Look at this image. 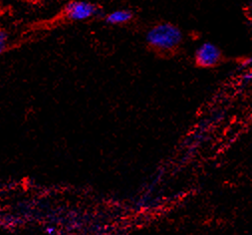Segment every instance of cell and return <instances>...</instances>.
<instances>
[{
	"instance_id": "1",
	"label": "cell",
	"mask_w": 252,
	"mask_h": 235,
	"mask_svg": "<svg viewBox=\"0 0 252 235\" xmlns=\"http://www.w3.org/2000/svg\"><path fill=\"white\" fill-rule=\"evenodd\" d=\"M147 41L156 49L172 50L183 41V33L178 26L172 23H160L148 32Z\"/></svg>"
},
{
	"instance_id": "2",
	"label": "cell",
	"mask_w": 252,
	"mask_h": 235,
	"mask_svg": "<svg viewBox=\"0 0 252 235\" xmlns=\"http://www.w3.org/2000/svg\"><path fill=\"white\" fill-rule=\"evenodd\" d=\"M221 52L220 48L211 42L202 43L195 52V61L198 66L209 68L220 63Z\"/></svg>"
},
{
	"instance_id": "3",
	"label": "cell",
	"mask_w": 252,
	"mask_h": 235,
	"mask_svg": "<svg viewBox=\"0 0 252 235\" xmlns=\"http://www.w3.org/2000/svg\"><path fill=\"white\" fill-rule=\"evenodd\" d=\"M66 16L74 21H83L93 17L97 13V7L86 1L69 3L65 9Z\"/></svg>"
},
{
	"instance_id": "4",
	"label": "cell",
	"mask_w": 252,
	"mask_h": 235,
	"mask_svg": "<svg viewBox=\"0 0 252 235\" xmlns=\"http://www.w3.org/2000/svg\"><path fill=\"white\" fill-rule=\"evenodd\" d=\"M133 18V14L131 11L128 10H116L111 12L106 20L108 23L116 25V24H124L127 23Z\"/></svg>"
},
{
	"instance_id": "5",
	"label": "cell",
	"mask_w": 252,
	"mask_h": 235,
	"mask_svg": "<svg viewBox=\"0 0 252 235\" xmlns=\"http://www.w3.org/2000/svg\"><path fill=\"white\" fill-rule=\"evenodd\" d=\"M7 45V35L5 32L0 31V55H1Z\"/></svg>"
},
{
	"instance_id": "6",
	"label": "cell",
	"mask_w": 252,
	"mask_h": 235,
	"mask_svg": "<svg viewBox=\"0 0 252 235\" xmlns=\"http://www.w3.org/2000/svg\"><path fill=\"white\" fill-rule=\"evenodd\" d=\"M244 79H245L246 81L252 80V69H250V70L244 75Z\"/></svg>"
},
{
	"instance_id": "7",
	"label": "cell",
	"mask_w": 252,
	"mask_h": 235,
	"mask_svg": "<svg viewBox=\"0 0 252 235\" xmlns=\"http://www.w3.org/2000/svg\"><path fill=\"white\" fill-rule=\"evenodd\" d=\"M46 233L47 234H49V235H54L55 234V231H56V229L54 228V227H51V226H49V227H47L46 228Z\"/></svg>"
}]
</instances>
